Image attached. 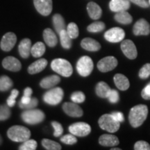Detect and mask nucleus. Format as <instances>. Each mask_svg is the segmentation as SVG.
<instances>
[{
  "label": "nucleus",
  "mask_w": 150,
  "mask_h": 150,
  "mask_svg": "<svg viewBox=\"0 0 150 150\" xmlns=\"http://www.w3.org/2000/svg\"><path fill=\"white\" fill-rule=\"evenodd\" d=\"M61 141L63 143L66 144V145H74V144L76 143L77 142V139H76V136L73 135L72 134H67L65 136H62L61 138Z\"/></svg>",
  "instance_id": "nucleus-38"
},
{
  "label": "nucleus",
  "mask_w": 150,
  "mask_h": 150,
  "mask_svg": "<svg viewBox=\"0 0 150 150\" xmlns=\"http://www.w3.org/2000/svg\"><path fill=\"white\" fill-rule=\"evenodd\" d=\"M81 46L89 52H97L101 49V45L97 40L91 38H86L82 40Z\"/></svg>",
  "instance_id": "nucleus-21"
},
{
  "label": "nucleus",
  "mask_w": 150,
  "mask_h": 150,
  "mask_svg": "<svg viewBox=\"0 0 150 150\" xmlns=\"http://www.w3.org/2000/svg\"><path fill=\"white\" fill-rule=\"evenodd\" d=\"M87 11L90 18L93 19V20H98L102 16V8L97 4L93 2V1H91V2L88 4Z\"/></svg>",
  "instance_id": "nucleus-23"
},
{
  "label": "nucleus",
  "mask_w": 150,
  "mask_h": 150,
  "mask_svg": "<svg viewBox=\"0 0 150 150\" xmlns=\"http://www.w3.org/2000/svg\"><path fill=\"white\" fill-rule=\"evenodd\" d=\"M135 35H147L150 33V25L145 19H140L136 22L133 28Z\"/></svg>",
  "instance_id": "nucleus-15"
},
{
  "label": "nucleus",
  "mask_w": 150,
  "mask_h": 150,
  "mask_svg": "<svg viewBox=\"0 0 150 150\" xmlns=\"http://www.w3.org/2000/svg\"><path fill=\"white\" fill-rule=\"evenodd\" d=\"M60 40L62 47L66 50H69L72 47V38L69 36L68 33L65 29H63L59 33Z\"/></svg>",
  "instance_id": "nucleus-30"
},
{
  "label": "nucleus",
  "mask_w": 150,
  "mask_h": 150,
  "mask_svg": "<svg viewBox=\"0 0 150 150\" xmlns=\"http://www.w3.org/2000/svg\"><path fill=\"white\" fill-rule=\"evenodd\" d=\"M47 65V61L45 59L37 60L28 67V72L30 74H35L39 73L44 70Z\"/></svg>",
  "instance_id": "nucleus-22"
},
{
  "label": "nucleus",
  "mask_w": 150,
  "mask_h": 150,
  "mask_svg": "<svg viewBox=\"0 0 150 150\" xmlns=\"http://www.w3.org/2000/svg\"><path fill=\"white\" fill-rule=\"evenodd\" d=\"M33 4L38 12L42 16H47L52 13V0H33Z\"/></svg>",
  "instance_id": "nucleus-11"
},
{
  "label": "nucleus",
  "mask_w": 150,
  "mask_h": 150,
  "mask_svg": "<svg viewBox=\"0 0 150 150\" xmlns=\"http://www.w3.org/2000/svg\"><path fill=\"white\" fill-rule=\"evenodd\" d=\"M69 131L70 134L76 136L84 137L88 136L91 131V127L86 122H76L69 127Z\"/></svg>",
  "instance_id": "nucleus-8"
},
{
  "label": "nucleus",
  "mask_w": 150,
  "mask_h": 150,
  "mask_svg": "<svg viewBox=\"0 0 150 150\" xmlns=\"http://www.w3.org/2000/svg\"><path fill=\"white\" fill-rule=\"evenodd\" d=\"M138 75H139L140 78L142 79H145L149 77L150 75V63H147V64L143 65L140 70Z\"/></svg>",
  "instance_id": "nucleus-40"
},
{
  "label": "nucleus",
  "mask_w": 150,
  "mask_h": 150,
  "mask_svg": "<svg viewBox=\"0 0 150 150\" xmlns=\"http://www.w3.org/2000/svg\"><path fill=\"white\" fill-rule=\"evenodd\" d=\"M21 117L28 125H34L43 122L45 117V113L38 109H28L22 113Z\"/></svg>",
  "instance_id": "nucleus-4"
},
{
  "label": "nucleus",
  "mask_w": 150,
  "mask_h": 150,
  "mask_svg": "<svg viewBox=\"0 0 150 150\" xmlns=\"http://www.w3.org/2000/svg\"><path fill=\"white\" fill-rule=\"evenodd\" d=\"M11 111L8 105H0V121H4L11 117Z\"/></svg>",
  "instance_id": "nucleus-36"
},
{
  "label": "nucleus",
  "mask_w": 150,
  "mask_h": 150,
  "mask_svg": "<svg viewBox=\"0 0 150 150\" xmlns=\"http://www.w3.org/2000/svg\"><path fill=\"white\" fill-rule=\"evenodd\" d=\"M38 146L37 142L35 140H27L19 147L20 150H35Z\"/></svg>",
  "instance_id": "nucleus-35"
},
{
  "label": "nucleus",
  "mask_w": 150,
  "mask_h": 150,
  "mask_svg": "<svg viewBox=\"0 0 150 150\" xmlns=\"http://www.w3.org/2000/svg\"><path fill=\"white\" fill-rule=\"evenodd\" d=\"M1 143H2V138H1V135H0V145H1Z\"/></svg>",
  "instance_id": "nucleus-51"
},
{
  "label": "nucleus",
  "mask_w": 150,
  "mask_h": 150,
  "mask_svg": "<svg viewBox=\"0 0 150 150\" xmlns=\"http://www.w3.org/2000/svg\"><path fill=\"white\" fill-rule=\"evenodd\" d=\"M107 98L110 103L115 104V103H117L120 99L119 93L115 90H111Z\"/></svg>",
  "instance_id": "nucleus-44"
},
{
  "label": "nucleus",
  "mask_w": 150,
  "mask_h": 150,
  "mask_svg": "<svg viewBox=\"0 0 150 150\" xmlns=\"http://www.w3.org/2000/svg\"><path fill=\"white\" fill-rule=\"evenodd\" d=\"M99 142L105 147H115L119 145V139L117 136L110 134H103L99 137Z\"/></svg>",
  "instance_id": "nucleus-18"
},
{
  "label": "nucleus",
  "mask_w": 150,
  "mask_h": 150,
  "mask_svg": "<svg viewBox=\"0 0 150 150\" xmlns=\"http://www.w3.org/2000/svg\"><path fill=\"white\" fill-rule=\"evenodd\" d=\"M2 66L6 70L12 72H18L21 70L22 65L20 61L16 58L13 56H7L2 61Z\"/></svg>",
  "instance_id": "nucleus-16"
},
{
  "label": "nucleus",
  "mask_w": 150,
  "mask_h": 150,
  "mask_svg": "<svg viewBox=\"0 0 150 150\" xmlns=\"http://www.w3.org/2000/svg\"><path fill=\"white\" fill-rule=\"evenodd\" d=\"M42 145L45 149L47 150H61V145L57 142L53 141V140L50 139H43L42 140Z\"/></svg>",
  "instance_id": "nucleus-32"
},
{
  "label": "nucleus",
  "mask_w": 150,
  "mask_h": 150,
  "mask_svg": "<svg viewBox=\"0 0 150 150\" xmlns=\"http://www.w3.org/2000/svg\"><path fill=\"white\" fill-rule=\"evenodd\" d=\"M43 38H44L45 42L50 47H54L58 43V38L55 33L52 29L47 28L45 29L43 31Z\"/></svg>",
  "instance_id": "nucleus-24"
},
{
  "label": "nucleus",
  "mask_w": 150,
  "mask_h": 150,
  "mask_svg": "<svg viewBox=\"0 0 150 150\" xmlns=\"http://www.w3.org/2000/svg\"><path fill=\"white\" fill-rule=\"evenodd\" d=\"M19 54L23 59H27L31 54V41L29 38H24L20 42L18 46Z\"/></svg>",
  "instance_id": "nucleus-19"
},
{
  "label": "nucleus",
  "mask_w": 150,
  "mask_h": 150,
  "mask_svg": "<svg viewBox=\"0 0 150 150\" xmlns=\"http://www.w3.org/2000/svg\"><path fill=\"white\" fill-rule=\"evenodd\" d=\"M52 21L54 29H55L56 33L59 34L61 31L65 29V22L64 19L60 14H55L52 18Z\"/></svg>",
  "instance_id": "nucleus-28"
},
{
  "label": "nucleus",
  "mask_w": 150,
  "mask_h": 150,
  "mask_svg": "<svg viewBox=\"0 0 150 150\" xmlns=\"http://www.w3.org/2000/svg\"><path fill=\"white\" fill-rule=\"evenodd\" d=\"M45 52V45L42 42H37L31 47V55L33 57L39 58L41 57Z\"/></svg>",
  "instance_id": "nucleus-29"
},
{
  "label": "nucleus",
  "mask_w": 150,
  "mask_h": 150,
  "mask_svg": "<svg viewBox=\"0 0 150 150\" xmlns=\"http://www.w3.org/2000/svg\"><path fill=\"white\" fill-rule=\"evenodd\" d=\"M60 81H61V78L58 75H51L42 79L40 83V86L42 88L51 89L59 84Z\"/></svg>",
  "instance_id": "nucleus-20"
},
{
  "label": "nucleus",
  "mask_w": 150,
  "mask_h": 150,
  "mask_svg": "<svg viewBox=\"0 0 150 150\" xmlns=\"http://www.w3.org/2000/svg\"><path fill=\"white\" fill-rule=\"evenodd\" d=\"M63 110L67 115L72 117H80L83 115L82 108L74 102H65L63 105Z\"/></svg>",
  "instance_id": "nucleus-14"
},
{
  "label": "nucleus",
  "mask_w": 150,
  "mask_h": 150,
  "mask_svg": "<svg viewBox=\"0 0 150 150\" xmlns=\"http://www.w3.org/2000/svg\"><path fill=\"white\" fill-rule=\"evenodd\" d=\"M93 61L89 56H84L80 58L76 63V70L82 76H88L93 72Z\"/></svg>",
  "instance_id": "nucleus-7"
},
{
  "label": "nucleus",
  "mask_w": 150,
  "mask_h": 150,
  "mask_svg": "<svg viewBox=\"0 0 150 150\" xmlns=\"http://www.w3.org/2000/svg\"><path fill=\"white\" fill-rule=\"evenodd\" d=\"M13 83L10 77L6 75L0 76V91L5 92L12 88Z\"/></svg>",
  "instance_id": "nucleus-31"
},
{
  "label": "nucleus",
  "mask_w": 150,
  "mask_h": 150,
  "mask_svg": "<svg viewBox=\"0 0 150 150\" xmlns=\"http://www.w3.org/2000/svg\"><path fill=\"white\" fill-rule=\"evenodd\" d=\"M125 36V31L120 27H113L104 33V38L110 42H119L123 40Z\"/></svg>",
  "instance_id": "nucleus-10"
},
{
  "label": "nucleus",
  "mask_w": 150,
  "mask_h": 150,
  "mask_svg": "<svg viewBox=\"0 0 150 150\" xmlns=\"http://www.w3.org/2000/svg\"><path fill=\"white\" fill-rule=\"evenodd\" d=\"M99 125L103 130L115 133L120 127V122L116 120L111 114H104L99 119Z\"/></svg>",
  "instance_id": "nucleus-5"
},
{
  "label": "nucleus",
  "mask_w": 150,
  "mask_h": 150,
  "mask_svg": "<svg viewBox=\"0 0 150 150\" xmlns=\"http://www.w3.org/2000/svg\"><path fill=\"white\" fill-rule=\"evenodd\" d=\"M142 97L143 99H147V100H149L150 99V83L147 84V86L142 89L141 92Z\"/></svg>",
  "instance_id": "nucleus-46"
},
{
  "label": "nucleus",
  "mask_w": 150,
  "mask_h": 150,
  "mask_svg": "<svg viewBox=\"0 0 150 150\" xmlns=\"http://www.w3.org/2000/svg\"><path fill=\"white\" fill-rule=\"evenodd\" d=\"M106 26L103 22H95L90 24L87 27V30L91 33H98L102 31L105 29Z\"/></svg>",
  "instance_id": "nucleus-33"
},
{
  "label": "nucleus",
  "mask_w": 150,
  "mask_h": 150,
  "mask_svg": "<svg viewBox=\"0 0 150 150\" xmlns=\"http://www.w3.org/2000/svg\"><path fill=\"white\" fill-rule=\"evenodd\" d=\"M111 89L109 86L104 81H100L97 84L95 91L97 95L101 98H107Z\"/></svg>",
  "instance_id": "nucleus-26"
},
{
  "label": "nucleus",
  "mask_w": 150,
  "mask_h": 150,
  "mask_svg": "<svg viewBox=\"0 0 150 150\" xmlns=\"http://www.w3.org/2000/svg\"><path fill=\"white\" fill-rule=\"evenodd\" d=\"M67 32L68 33L69 36L72 39H75L79 36V28L76 24L74 22H70L67 25Z\"/></svg>",
  "instance_id": "nucleus-34"
},
{
  "label": "nucleus",
  "mask_w": 150,
  "mask_h": 150,
  "mask_svg": "<svg viewBox=\"0 0 150 150\" xmlns=\"http://www.w3.org/2000/svg\"><path fill=\"white\" fill-rule=\"evenodd\" d=\"M7 136L12 141L23 142L29 139L31 136V131L25 127L15 125L8 129L7 131Z\"/></svg>",
  "instance_id": "nucleus-2"
},
{
  "label": "nucleus",
  "mask_w": 150,
  "mask_h": 150,
  "mask_svg": "<svg viewBox=\"0 0 150 150\" xmlns=\"http://www.w3.org/2000/svg\"><path fill=\"white\" fill-rule=\"evenodd\" d=\"M52 126L54 129V136L55 137L61 136L63 133V128L62 125L59 122L56 121L52 122Z\"/></svg>",
  "instance_id": "nucleus-42"
},
{
  "label": "nucleus",
  "mask_w": 150,
  "mask_h": 150,
  "mask_svg": "<svg viewBox=\"0 0 150 150\" xmlns=\"http://www.w3.org/2000/svg\"><path fill=\"white\" fill-rule=\"evenodd\" d=\"M148 114V108L146 105L139 104L131 108L129 112V120L131 125L134 128L141 126Z\"/></svg>",
  "instance_id": "nucleus-1"
},
{
  "label": "nucleus",
  "mask_w": 150,
  "mask_h": 150,
  "mask_svg": "<svg viewBox=\"0 0 150 150\" xmlns=\"http://www.w3.org/2000/svg\"><path fill=\"white\" fill-rule=\"evenodd\" d=\"M149 5H150V0H149Z\"/></svg>",
  "instance_id": "nucleus-52"
},
{
  "label": "nucleus",
  "mask_w": 150,
  "mask_h": 150,
  "mask_svg": "<svg viewBox=\"0 0 150 150\" xmlns=\"http://www.w3.org/2000/svg\"><path fill=\"white\" fill-rule=\"evenodd\" d=\"M121 50L129 59H135L138 55L136 47L131 40H125L122 42Z\"/></svg>",
  "instance_id": "nucleus-13"
},
{
  "label": "nucleus",
  "mask_w": 150,
  "mask_h": 150,
  "mask_svg": "<svg viewBox=\"0 0 150 150\" xmlns=\"http://www.w3.org/2000/svg\"><path fill=\"white\" fill-rule=\"evenodd\" d=\"M70 98L73 102L79 104V103H83L85 101L86 96L83 92L76 91L71 95Z\"/></svg>",
  "instance_id": "nucleus-37"
},
{
  "label": "nucleus",
  "mask_w": 150,
  "mask_h": 150,
  "mask_svg": "<svg viewBox=\"0 0 150 150\" xmlns=\"http://www.w3.org/2000/svg\"><path fill=\"white\" fill-rule=\"evenodd\" d=\"M17 42V36L14 33L8 32L4 35L0 42L1 49L4 52H9L14 47Z\"/></svg>",
  "instance_id": "nucleus-12"
},
{
  "label": "nucleus",
  "mask_w": 150,
  "mask_h": 150,
  "mask_svg": "<svg viewBox=\"0 0 150 150\" xmlns=\"http://www.w3.org/2000/svg\"><path fill=\"white\" fill-rule=\"evenodd\" d=\"M64 96L63 89L61 88H52L43 95V100L46 104L55 106L61 102Z\"/></svg>",
  "instance_id": "nucleus-6"
},
{
  "label": "nucleus",
  "mask_w": 150,
  "mask_h": 150,
  "mask_svg": "<svg viewBox=\"0 0 150 150\" xmlns=\"http://www.w3.org/2000/svg\"><path fill=\"white\" fill-rule=\"evenodd\" d=\"M51 67L54 72L65 77L70 76L73 72L72 66L70 62L63 59L53 60L51 63Z\"/></svg>",
  "instance_id": "nucleus-3"
},
{
  "label": "nucleus",
  "mask_w": 150,
  "mask_h": 150,
  "mask_svg": "<svg viewBox=\"0 0 150 150\" xmlns=\"http://www.w3.org/2000/svg\"><path fill=\"white\" fill-rule=\"evenodd\" d=\"M130 6L131 4L129 0H110L109 3L110 11L115 13L127 11Z\"/></svg>",
  "instance_id": "nucleus-17"
},
{
  "label": "nucleus",
  "mask_w": 150,
  "mask_h": 150,
  "mask_svg": "<svg viewBox=\"0 0 150 150\" xmlns=\"http://www.w3.org/2000/svg\"><path fill=\"white\" fill-rule=\"evenodd\" d=\"M19 95V91L18 90L14 89L11 91V95L8 97V98L6 100V103L7 105L9 106V107H13V106H15L16 104V99L18 97Z\"/></svg>",
  "instance_id": "nucleus-39"
},
{
  "label": "nucleus",
  "mask_w": 150,
  "mask_h": 150,
  "mask_svg": "<svg viewBox=\"0 0 150 150\" xmlns=\"http://www.w3.org/2000/svg\"><path fill=\"white\" fill-rule=\"evenodd\" d=\"M111 150H121L120 148H112Z\"/></svg>",
  "instance_id": "nucleus-50"
},
{
  "label": "nucleus",
  "mask_w": 150,
  "mask_h": 150,
  "mask_svg": "<svg viewBox=\"0 0 150 150\" xmlns=\"http://www.w3.org/2000/svg\"><path fill=\"white\" fill-rule=\"evenodd\" d=\"M38 104V100L35 98V97H33L31 99V101L28 104H22V103L19 102V106L20 108H22V109H25V110H28V109H33L36 107Z\"/></svg>",
  "instance_id": "nucleus-41"
},
{
  "label": "nucleus",
  "mask_w": 150,
  "mask_h": 150,
  "mask_svg": "<svg viewBox=\"0 0 150 150\" xmlns=\"http://www.w3.org/2000/svg\"><path fill=\"white\" fill-rule=\"evenodd\" d=\"M135 150H150V145L146 141L140 140L136 142L134 145Z\"/></svg>",
  "instance_id": "nucleus-43"
},
{
  "label": "nucleus",
  "mask_w": 150,
  "mask_h": 150,
  "mask_svg": "<svg viewBox=\"0 0 150 150\" xmlns=\"http://www.w3.org/2000/svg\"><path fill=\"white\" fill-rule=\"evenodd\" d=\"M31 97H27V96H24L23 95V97H22L21 100L20 101V103H22V104H28L31 101Z\"/></svg>",
  "instance_id": "nucleus-48"
},
{
  "label": "nucleus",
  "mask_w": 150,
  "mask_h": 150,
  "mask_svg": "<svg viewBox=\"0 0 150 150\" xmlns=\"http://www.w3.org/2000/svg\"><path fill=\"white\" fill-rule=\"evenodd\" d=\"M111 115H112V117L115 118L116 120L119 122H122L125 120V117H124V115L122 112L117 111L112 112Z\"/></svg>",
  "instance_id": "nucleus-47"
},
{
  "label": "nucleus",
  "mask_w": 150,
  "mask_h": 150,
  "mask_svg": "<svg viewBox=\"0 0 150 150\" xmlns=\"http://www.w3.org/2000/svg\"><path fill=\"white\" fill-rule=\"evenodd\" d=\"M33 93V91L31 88L27 87L24 89V96H27V97H31V95Z\"/></svg>",
  "instance_id": "nucleus-49"
},
{
  "label": "nucleus",
  "mask_w": 150,
  "mask_h": 150,
  "mask_svg": "<svg viewBox=\"0 0 150 150\" xmlns=\"http://www.w3.org/2000/svg\"><path fill=\"white\" fill-rule=\"evenodd\" d=\"M114 18L117 22L122 24H129L133 21L132 17L127 11L116 13Z\"/></svg>",
  "instance_id": "nucleus-27"
},
{
  "label": "nucleus",
  "mask_w": 150,
  "mask_h": 150,
  "mask_svg": "<svg viewBox=\"0 0 150 150\" xmlns=\"http://www.w3.org/2000/svg\"><path fill=\"white\" fill-rule=\"evenodd\" d=\"M113 80L115 86L120 91H127L130 86L128 79L122 74H116L114 76Z\"/></svg>",
  "instance_id": "nucleus-25"
},
{
  "label": "nucleus",
  "mask_w": 150,
  "mask_h": 150,
  "mask_svg": "<svg viewBox=\"0 0 150 150\" xmlns=\"http://www.w3.org/2000/svg\"><path fill=\"white\" fill-rule=\"evenodd\" d=\"M117 60L114 56L103 58L97 63V68L102 72H107L115 69L117 65Z\"/></svg>",
  "instance_id": "nucleus-9"
},
{
  "label": "nucleus",
  "mask_w": 150,
  "mask_h": 150,
  "mask_svg": "<svg viewBox=\"0 0 150 150\" xmlns=\"http://www.w3.org/2000/svg\"><path fill=\"white\" fill-rule=\"evenodd\" d=\"M130 2H132L136 4L138 6L141 7V8H148L149 6V1L147 0H129Z\"/></svg>",
  "instance_id": "nucleus-45"
}]
</instances>
